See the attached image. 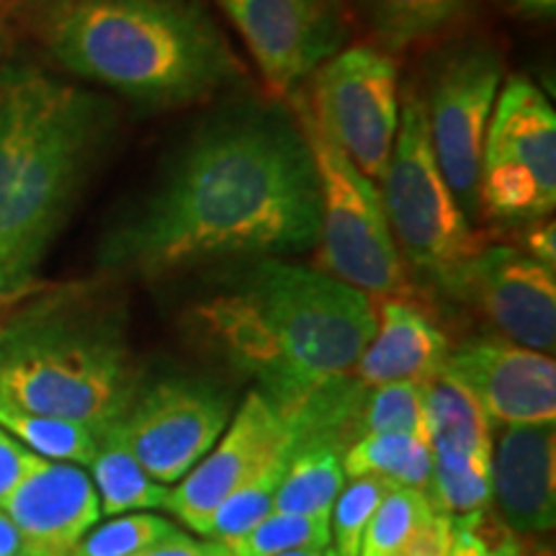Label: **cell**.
Returning <instances> with one entry per match:
<instances>
[{"label":"cell","mask_w":556,"mask_h":556,"mask_svg":"<svg viewBox=\"0 0 556 556\" xmlns=\"http://www.w3.org/2000/svg\"><path fill=\"white\" fill-rule=\"evenodd\" d=\"M475 0H361L368 29L389 50H405L454 26Z\"/></svg>","instance_id":"603a6c76"},{"label":"cell","mask_w":556,"mask_h":556,"mask_svg":"<svg viewBox=\"0 0 556 556\" xmlns=\"http://www.w3.org/2000/svg\"><path fill=\"white\" fill-rule=\"evenodd\" d=\"M448 351L446 336L428 312L407 296H387L353 377L368 389L392 381H426L443 371Z\"/></svg>","instance_id":"ac0fdd59"},{"label":"cell","mask_w":556,"mask_h":556,"mask_svg":"<svg viewBox=\"0 0 556 556\" xmlns=\"http://www.w3.org/2000/svg\"><path fill=\"white\" fill-rule=\"evenodd\" d=\"M34 454L29 448H24L16 438L5 433L0 428V500H3L13 486L18 484V479L26 475Z\"/></svg>","instance_id":"836d02e7"},{"label":"cell","mask_w":556,"mask_h":556,"mask_svg":"<svg viewBox=\"0 0 556 556\" xmlns=\"http://www.w3.org/2000/svg\"><path fill=\"white\" fill-rule=\"evenodd\" d=\"M503 83L500 54L486 45H471L443 60L428 99H422L438 168L467 219L482 217L479 176L484 139Z\"/></svg>","instance_id":"30bf717a"},{"label":"cell","mask_w":556,"mask_h":556,"mask_svg":"<svg viewBox=\"0 0 556 556\" xmlns=\"http://www.w3.org/2000/svg\"><path fill=\"white\" fill-rule=\"evenodd\" d=\"M330 520L315 516L270 513L245 536L227 541V556H278L294 548H328Z\"/></svg>","instance_id":"f1b7e54d"},{"label":"cell","mask_w":556,"mask_h":556,"mask_svg":"<svg viewBox=\"0 0 556 556\" xmlns=\"http://www.w3.org/2000/svg\"><path fill=\"white\" fill-rule=\"evenodd\" d=\"M131 556H227V552L219 541H197L178 531Z\"/></svg>","instance_id":"e575fe53"},{"label":"cell","mask_w":556,"mask_h":556,"mask_svg":"<svg viewBox=\"0 0 556 556\" xmlns=\"http://www.w3.org/2000/svg\"><path fill=\"white\" fill-rule=\"evenodd\" d=\"M0 428L31 454L50 462L78 464V467H88L99 446V433L93 428L62 417L24 413L3 402H0Z\"/></svg>","instance_id":"cb8c5ba5"},{"label":"cell","mask_w":556,"mask_h":556,"mask_svg":"<svg viewBox=\"0 0 556 556\" xmlns=\"http://www.w3.org/2000/svg\"><path fill=\"white\" fill-rule=\"evenodd\" d=\"M93 484L101 500V516H124L135 510H163L168 486L144 475L124 441L119 422L99 433L93 462Z\"/></svg>","instance_id":"ffe728a7"},{"label":"cell","mask_w":556,"mask_h":556,"mask_svg":"<svg viewBox=\"0 0 556 556\" xmlns=\"http://www.w3.org/2000/svg\"><path fill=\"white\" fill-rule=\"evenodd\" d=\"M21 554V536L13 528L9 518L0 513V556H18Z\"/></svg>","instance_id":"8d00e7d4"},{"label":"cell","mask_w":556,"mask_h":556,"mask_svg":"<svg viewBox=\"0 0 556 556\" xmlns=\"http://www.w3.org/2000/svg\"><path fill=\"white\" fill-rule=\"evenodd\" d=\"M325 548H294V552L278 554V556H323Z\"/></svg>","instance_id":"f35d334b"},{"label":"cell","mask_w":556,"mask_h":556,"mask_svg":"<svg viewBox=\"0 0 556 556\" xmlns=\"http://www.w3.org/2000/svg\"><path fill=\"white\" fill-rule=\"evenodd\" d=\"M392 482L379 477H351L330 513V536L332 552L338 556H358L361 541H364L366 526Z\"/></svg>","instance_id":"4dcf8cb0"},{"label":"cell","mask_w":556,"mask_h":556,"mask_svg":"<svg viewBox=\"0 0 556 556\" xmlns=\"http://www.w3.org/2000/svg\"><path fill=\"white\" fill-rule=\"evenodd\" d=\"M142 389L119 304L93 289H54L0 323V402L101 433Z\"/></svg>","instance_id":"5b68a950"},{"label":"cell","mask_w":556,"mask_h":556,"mask_svg":"<svg viewBox=\"0 0 556 556\" xmlns=\"http://www.w3.org/2000/svg\"><path fill=\"white\" fill-rule=\"evenodd\" d=\"M426 495L435 513L462 518L492 505V458L433 451Z\"/></svg>","instance_id":"d4e9b609"},{"label":"cell","mask_w":556,"mask_h":556,"mask_svg":"<svg viewBox=\"0 0 556 556\" xmlns=\"http://www.w3.org/2000/svg\"><path fill=\"white\" fill-rule=\"evenodd\" d=\"M296 119L307 137L317 173L319 235L325 274L368 296H409L405 261L394 245L381 193L371 178L317 127L309 103L299 99Z\"/></svg>","instance_id":"8992f818"},{"label":"cell","mask_w":556,"mask_h":556,"mask_svg":"<svg viewBox=\"0 0 556 556\" xmlns=\"http://www.w3.org/2000/svg\"><path fill=\"white\" fill-rule=\"evenodd\" d=\"M554 422L505 426L492 435V510L520 536H546L556 520Z\"/></svg>","instance_id":"e0dca14e"},{"label":"cell","mask_w":556,"mask_h":556,"mask_svg":"<svg viewBox=\"0 0 556 556\" xmlns=\"http://www.w3.org/2000/svg\"><path fill=\"white\" fill-rule=\"evenodd\" d=\"M116 106L37 62H0V307L41 266L116 135Z\"/></svg>","instance_id":"3957f363"},{"label":"cell","mask_w":556,"mask_h":556,"mask_svg":"<svg viewBox=\"0 0 556 556\" xmlns=\"http://www.w3.org/2000/svg\"><path fill=\"white\" fill-rule=\"evenodd\" d=\"M45 41L67 73L150 106L206 99L242 75L199 0H65Z\"/></svg>","instance_id":"277c9868"},{"label":"cell","mask_w":556,"mask_h":556,"mask_svg":"<svg viewBox=\"0 0 556 556\" xmlns=\"http://www.w3.org/2000/svg\"><path fill=\"white\" fill-rule=\"evenodd\" d=\"M482 214L503 222H536L556 204V114L528 78L500 86L486 127Z\"/></svg>","instance_id":"ba28073f"},{"label":"cell","mask_w":556,"mask_h":556,"mask_svg":"<svg viewBox=\"0 0 556 556\" xmlns=\"http://www.w3.org/2000/svg\"><path fill=\"white\" fill-rule=\"evenodd\" d=\"M287 451H291L287 422L274 402L255 389L242 400L212 451L168 490L163 510L206 536L219 505Z\"/></svg>","instance_id":"4fadbf2b"},{"label":"cell","mask_w":556,"mask_h":556,"mask_svg":"<svg viewBox=\"0 0 556 556\" xmlns=\"http://www.w3.org/2000/svg\"><path fill=\"white\" fill-rule=\"evenodd\" d=\"M374 433H407L428 441L420 381H392L368 389L358 415V438Z\"/></svg>","instance_id":"83f0119b"},{"label":"cell","mask_w":556,"mask_h":556,"mask_svg":"<svg viewBox=\"0 0 556 556\" xmlns=\"http://www.w3.org/2000/svg\"><path fill=\"white\" fill-rule=\"evenodd\" d=\"M21 536L18 556H70L101 518L93 479L78 464L34 454L26 475L0 500Z\"/></svg>","instance_id":"2e32d148"},{"label":"cell","mask_w":556,"mask_h":556,"mask_svg":"<svg viewBox=\"0 0 556 556\" xmlns=\"http://www.w3.org/2000/svg\"><path fill=\"white\" fill-rule=\"evenodd\" d=\"M430 513L433 505L426 492L392 484L368 520L358 556H400Z\"/></svg>","instance_id":"484cf974"},{"label":"cell","mask_w":556,"mask_h":556,"mask_svg":"<svg viewBox=\"0 0 556 556\" xmlns=\"http://www.w3.org/2000/svg\"><path fill=\"white\" fill-rule=\"evenodd\" d=\"M0 54H3V34H0Z\"/></svg>","instance_id":"60d3db41"},{"label":"cell","mask_w":556,"mask_h":556,"mask_svg":"<svg viewBox=\"0 0 556 556\" xmlns=\"http://www.w3.org/2000/svg\"><path fill=\"white\" fill-rule=\"evenodd\" d=\"M379 193L402 261L438 283L479 248L471 222L438 168L426 101L415 90L400 114Z\"/></svg>","instance_id":"52a82bcc"},{"label":"cell","mask_w":556,"mask_h":556,"mask_svg":"<svg viewBox=\"0 0 556 556\" xmlns=\"http://www.w3.org/2000/svg\"><path fill=\"white\" fill-rule=\"evenodd\" d=\"M441 289L477 309L500 338L531 351H554V268L531 258L523 248L479 245L454 274L443 278Z\"/></svg>","instance_id":"7c38bea8"},{"label":"cell","mask_w":556,"mask_h":556,"mask_svg":"<svg viewBox=\"0 0 556 556\" xmlns=\"http://www.w3.org/2000/svg\"><path fill=\"white\" fill-rule=\"evenodd\" d=\"M523 250L528 255H531V258L544 263V266L556 268V229H554L552 222L533 227L531 232L526 235V248Z\"/></svg>","instance_id":"d590c367"},{"label":"cell","mask_w":556,"mask_h":556,"mask_svg":"<svg viewBox=\"0 0 556 556\" xmlns=\"http://www.w3.org/2000/svg\"><path fill=\"white\" fill-rule=\"evenodd\" d=\"M343 448L325 441L299 443L291 448L287 471L278 484L274 513L328 518L345 484Z\"/></svg>","instance_id":"44dd1931"},{"label":"cell","mask_w":556,"mask_h":556,"mask_svg":"<svg viewBox=\"0 0 556 556\" xmlns=\"http://www.w3.org/2000/svg\"><path fill=\"white\" fill-rule=\"evenodd\" d=\"M443 371L484 409L492 426L556 420V364L500 336H479L451 348Z\"/></svg>","instance_id":"9a60e30c"},{"label":"cell","mask_w":556,"mask_h":556,"mask_svg":"<svg viewBox=\"0 0 556 556\" xmlns=\"http://www.w3.org/2000/svg\"><path fill=\"white\" fill-rule=\"evenodd\" d=\"M229 415L232 402L217 384L168 377L139 389L119 428L144 475L160 484H176L219 441Z\"/></svg>","instance_id":"8fae6325"},{"label":"cell","mask_w":556,"mask_h":556,"mask_svg":"<svg viewBox=\"0 0 556 556\" xmlns=\"http://www.w3.org/2000/svg\"><path fill=\"white\" fill-rule=\"evenodd\" d=\"M317 127L377 184L392 155L400 127V73L377 47L336 52L315 70L312 88Z\"/></svg>","instance_id":"9c48e42d"},{"label":"cell","mask_w":556,"mask_h":556,"mask_svg":"<svg viewBox=\"0 0 556 556\" xmlns=\"http://www.w3.org/2000/svg\"><path fill=\"white\" fill-rule=\"evenodd\" d=\"M289 456L291 451L276 456L266 469L258 471L250 482L242 484L240 490H235L232 495L219 505V510L214 513L212 523H208V531H206L208 541L227 544V541L245 536L248 531H253L261 520H266L270 513H274V500H276L278 484H281L283 479V471H287Z\"/></svg>","instance_id":"4316f807"},{"label":"cell","mask_w":556,"mask_h":556,"mask_svg":"<svg viewBox=\"0 0 556 556\" xmlns=\"http://www.w3.org/2000/svg\"><path fill=\"white\" fill-rule=\"evenodd\" d=\"M206 348L258 379L278 413L345 377L377 330L371 296L325 270L250 258L186 312Z\"/></svg>","instance_id":"7a4b0ae2"},{"label":"cell","mask_w":556,"mask_h":556,"mask_svg":"<svg viewBox=\"0 0 556 556\" xmlns=\"http://www.w3.org/2000/svg\"><path fill=\"white\" fill-rule=\"evenodd\" d=\"M315 160L296 114L240 101L191 131L155 186L101 242L109 274L163 278L214 261L317 245Z\"/></svg>","instance_id":"6da1fadb"},{"label":"cell","mask_w":556,"mask_h":556,"mask_svg":"<svg viewBox=\"0 0 556 556\" xmlns=\"http://www.w3.org/2000/svg\"><path fill=\"white\" fill-rule=\"evenodd\" d=\"M451 556H552V548L533 536L513 533L490 507L454 518Z\"/></svg>","instance_id":"f546056e"},{"label":"cell","mask_w":556,"mask_h":556,"mask_svg":"<svg viewBox=\"0 0 556 556\" xmlns=\"http://www.w3.org/2000/svg\"><path fill=\"white\" fill-rule=\"evenodd\" d=\"M323 556H338V554H336V552H332V548L328 546V548H325V554H323Z\"/></svg>","instance_id":"ab89813d"},{"label":"cell","mask_w":556,"mask_h":556,"mask_svg":"<svg viewBox=\"0 0 556 556\" xmlns=\"http://www.w3.org/2000/svg\"><path fill=\"white\" fill-rule=\"evenodd\" d=\"M510 3L533 16H554L556 11V0H510Z\"/></svg>","instance_id":"74e56055"},{"label":"cell","mask_w":556,"mask_h":556,"mask_svg":"<svg viewBox=\"0 0 556 556\" xmlns=\"http://www.w3.org/2000/svg\"><path fill=\"white\" fill-rule=\"evenodd\" d=\"M345 477H379L400 486L428 490L433 448L407 433H374L358 438L343 454Z\"/></svg>","instance_id":"7402d4cb"},{"label":"cell","mask_w":556,"mask_h":556,"mask_svg":"<svg viewBox=\"0 0 556 556\" xmlns=\"http://www.w3.org/2000/svg\"><path fill=\"white\" fill-rule=\"evenodd\" d=\"M420 389L430 448L492 458V422L469 389L451 379L446 371L420 381Z\"/></svg>","instance_id":"d6986e66"},{"label":"cell","mask_w":556,"mask_h":556,"mask_svg":"<svg viewBox=\"0 0 556 556\" xmlns=\"http://www.w3.org/2000/svg\"><path fill=\"white\" fill-rule=\"evenodd\" d=\"M276 96L338 52L343 39L332 0H217Z\"/></svg>","instance_id":"5bb4252c"},{"label":"cell","mask_w":556,"mask_h":556,"mask_svg":"<svg viewBox=\"0 0 556 556\" xmlns=\"http://www.w3.org/2000/svg\"><path fill=\"white\" fill-rule=\"evenodd\" d=\"M451 546H454V518L433 510L400 556H451Z\"/></svg>","instance_id":"d6a6232c"},{"label":"cell","mask_w":556,"mask_h":556,"mask_svg":"<svg viewBox=\"0 0 556 556\" xmlns=\"http://www.w3.org/2000/svg\"><path fill=\"white\" fill-rule=\"evenodd\" d=\"M173 533H178V528L168 518L150 516V513L119 516L101 528H93L70 556H131Z\"/></svg>","instance_id":"1f68e13d"}]
</instances>
